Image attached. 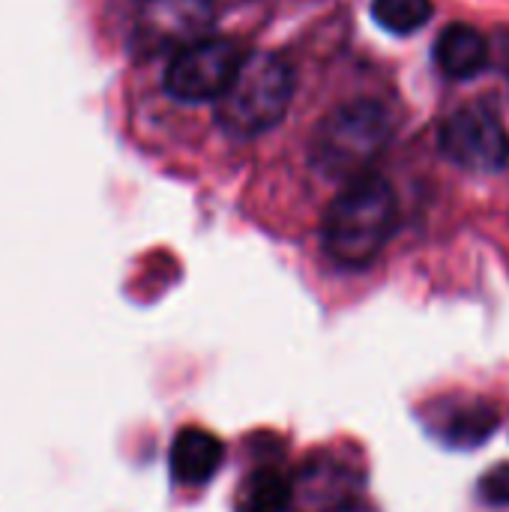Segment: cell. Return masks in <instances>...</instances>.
Segmentation results:
<instances>
[{"instance_id":"1","label":"cell","mask_w":509,"mask_h":512,"mask_svg":"<svg viewBox=\"0 0 509 512\" xmlns=\"http://www.w3.org/2000/svg\"><path fill=\"white\" fill-rule=\"evenodd\" d=\"M396 192L378 174L354 177L327 207L321 240L339 267L360 270L372 264L396 231Z\"/></svg>"},{"instance_id":"2","label":"cell","mask_w":509,"mask_h":512,"mask_svg":"<svg viewBox=\"0 0 509 512\" xmlns=\"http://www.w3.org/2000/svg\"><path fill=\"white\" fill-rule=\"evenodd\" d=\"M294 99V69L270 51L243 57L231 87L216 99V120L234 138H252L273 129Z\"/></svg>"},{"instance_id":"3","label":"cell","mask_w":509,"mask_h":512,"mask_svg":"<svg viewBox=\"0 0 509 512\" xmlns=\"http://www.w3.org/2000/svg\"><path fill=\"white\" fill-rule=\"evenodd\" d=\"M393 138V117L375 99L336 108L312 138V162L327 177L354 180L384 153Z\"/></svg>"},{"instance_id":"4","label":"cell","mask_w":509,"mask_h":512,"mask_svg":"<svg viewBox=\"0 0 509 512\" xmlns=\"http://www.w3.org/2000/svg\"><path fill=\"white\" fill-rule=\"evenodd\" d=\"M246 51L237 39L207 36L177 51L165 69V90L180 102H216L234 81Z\"/></svg>"},{"instance_id":"5","label":"cell","mask_w":509,"mask_h":512,"mask_svg":"<svg viewBox=\"0 0 509 512\" xmlns=\"http://www.w3.org/2000/svg\"><path fill=\"white\" fill-rule=\"evenodd\" d=\"M441 153L459 168L492 174L509 162V135L495 111L486 105H462L456 108L438 135Z\"/></svg>"},{"instance_id":"6","label":"cell","mask_w":509,"mask_h":512,"mask_svg":"<svg viewBox=\"0 0 509 512\" xmlns=\"http://www.w3.org/2000/svg\"><path fill=\"white\" fill-rule=\"evenodd\" d=\"M216 21L213 0H141L132 42L147 54L183 51L210 36Z\"/></svg>"},{"instance_id":"7","label":"cell","mask_w":509,"mask_h":512,"mask_svg":"<svg viewBox=\"0 0 509 512\" xmlns=\"http://www.w3.org/2000/svg\"><path fill=\"white\" fill-rule=\"evenodd\" d=\"M501 423V411L489 399H456L441 402L429 414L432 435L453 450L483 447Z\"/></svg>"},{"instance_id":"8","label":"cell","mask_w":509,"mask_h":512,"mask_svg":"<svg viewBox=\"0 0 509 512\" xmlns=\"http://www.w3.org/2000/svg\"><path fill=\"white\" fill-rule=\"evenodd\" d=\"M171 474L183 486H201L222 468L225 444L207 429H183L171 444Z\"/></svg>"},{"instance_id":"9","label":"cell","mask_w":509,"mask_h":512,"mask_svg":"<svg viewBox=\"0 0 509 512\" xmlns=\"http://www.w3.org/2000/svg\"><path fill=\"white\" fill-rule=\"evenodd\" d=\"M489 42L480 30L468 27V24H450L441 30L438 42H435V63L447 78L456 81H468L477 78L486 66H489Z\"/></svg>"},{"instance_id":"10","label":"cell","mask_w":509,"mask_h":512,"mask_svg":"<svg viewBox=\"0 0 509 512\" xmlns=\"http://www.w3.org/2000/svg\"><path fill=\"white\" fill-rule=\"evenodd\" d=\"M294 501L291 480L276 468H261L249 474L237 489V512H285Z\"/></svg>"},{"instance_id":"11","label":"cell","mask_w":509,"mask_h":512,"mask_svg":"<svg viewBox=\"0 0 509 512\" xmlns=\"http://www.w3.org/2000/svg\"><path fill=\"white\" fill-rule=\"evenodd\" d=\"M432 12H435L432 0H375L372 3L375 21L396 36L417 33L420 27L429 24Z\"/></svg>"},{"instance_id":"12","label":"cell","mask_w":509,"mask_h":512,"mask_svg":"<svg viewBox=\"0 0 509 512\" xmlns=\"http://www.w3.org/2000/svg\"><path fill=\"white\" fill-rule=\"evenodd\" d=\"M477 492H480L483 504H489V507H509V462L483 474Z\"/></svg>"},{"instance_id":"13","label":"cell","mask_w":509,"mask_h":512,"mask_svg":"<svg viewBox=\"0 0 509 512\" xmlns=\"http://www.w3.org/2000/svg\"><path fill=\"white\" fill-rule=\"evenodd\" d=\"M498 45H501V63H504V72L509 75V39H501Z\"/></svg>"}]
</instances>
